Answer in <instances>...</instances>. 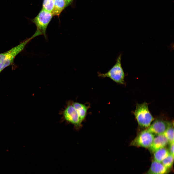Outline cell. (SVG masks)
Returning a JSON list of instances; mask_svg holds the SVG:
<instances>
[{"label":"cell","instance_id":"1","mask_svg":"<svg viewBox=\"0 0 174 174\" xmlns=\"http://www.w3.org/2000/svg\"><path fill=\"white\" fill-rule=\"evenodd\" d=\"M36 36L34 34L29 38L25 39L9 50L0 53V73L5 68L13 64L16 57L23 51L29 42Z\"/></svg>","mask_w":174,"mask_h":174},{"label":"cell","instance_id":"2","mask_svg":"<svg viewBox=\"0 0 174 174\" xmlns=\"http://www.w3.org/2000/svg\"><path fill=\"white\" fill-rule=\"evenodd\" d=\"M134 114L138 124L142 127H148L154 119L149 110L148 104L145 102L137 104Z\"/></svg>","mask_w":174,"mask_h":174},{"label":"cell","instance_id":"3","mask_svg":"<svg viewBox=\"0 0 174 174\" xmlns=\"http://www.w3.org/2000/svg\"><path fill=\"white\" fill-rule=\"evenodd\" d=\"M121 55H120L115 65L109 71L105 73H99V76L108 77L117 83L124 84L125 74L121 65Z\"/></svg>","mask_w":174,"mask_h":174},{"label":"cell","instance_id":"4","mask_svg":"<svg viewBox=\"0 0 174 174\" xmlns=\"http://www.w3.org/2000/svg\"><path fill=\"white\" fill-rule=\"evenodd\" d=\"M53 16L51 13L42 9L38 15L31 20V22L36 26V32L39 35H43L45 38H46V29Z\"/></svg>","mask_w":174,"mask_h":174},{"label":"cell","instance_id":"5","mask_svg":"<svg viewBox=\"0 0 174 174\" xmlns=\"http://www.w3.org/2000/svg\"><path fill=\"white\" fill-rule=\"evenodd\" d=\"M154 137V134L146 129L139 133L131 141L130 145L149 148L151 145Z\"/></svg>","mask_w":174,"mask_h":174},{"label":"cell","instance_id":"6","mask_svg":"<svg viewBox=\"0 0 174 174\" xmlns=\"http://www.w3.org/2000/svg\"><path fill=\"white\" fill-rule=\"evenodd\" d=\"M64 120L73 125L77 130H79L82 126L81 121L78 114L72 105L68 106L63 112Z\"/></svg>","mask_w":174,"mask_h":174},{"label":"cell","instance_id":"7","mask_svg":"<svg viewBox=\"0 0 174 174\" xmlns=\"http://www.w3.org/2000/svg\"><path fill=\"white\" fill-rule=\"evenodd\" d=\"M172 124L161 120H156L146 130L153 134L157 135L162 134L169 126Z\"/></svg>","mask_w":174,"mask_h":174},{"label":"cell","instance_id":"8","mask_svg":"<svg viewBox=\"0 0 174 174\" xmlns=\"http://www.w3.org/2000/svg\"><path fill=\"white\" fill-rule=\"evenodd\" d=\"M168 143L167 140L163 134L158 135L154 137L151 145L148 148L150 151L153 152L160 148L165 147Z\"/></svg>","mask_w":174,"mask_h":174},{"label":"cell","instance_id":"9","mask_svg":"<svg viewBox=\"0 0 174 174\" xmlns=\"http://www.w3.org/2000/svg\"><path fill=\"white\" fill-rule=\"evenodd\" d=\"M169 170L161 163L152 161L148 170L145 174H168Z\"/></svg>","mask_w":174,"mask_h":174},{"label":"cell","instance_id":"10","mask_svg":"<svg viewBox=\"0 0 174 174\" xmlns=\"http://www.w3.org/2000/svg\"><path fill=\"white\" fill-rule=\"evenodd\" d=\"M72 105L77 111L80 119L82 122L86 118L89 106L77 102L73 103Z\"/></svg>","mask_w":174,"mask_h":174},{"label":"cell","instance_id":"11","mask_svg":"<svg viewBox=\"0 0 174 174\" xmlns=\"http://www.w3.org/2000/svg\"><path fill=\"white\" fill-rule=\"evenodd\" d=\"M153 153L154 160L160 163L169 154L168 150L165 147L160 148Z\"/></svg>","mask_w":174,"mask_h":174},{"label":"cell","instance_id":"12","mask_svg":"<svg viewBox=\"0 0 174 174\" xmlns=\"http://www.w3.org/2000/svg\"><path fill=\"white\" fill-rule=\"evenodd\" d=\"M66 6L65 0H54L53 8L51 13L53 16H59Z\"/></svg>","mask_w":174,"mask_h":174},{"label":"cell","instance_id":"13","mask_svg":"<svg viewBox=\"0 0 174 174\" xmlns=\"http://www.w3.org/2000/svg\"><path fill=\"white\" fill-rule=\"evenodd\" d=\"M162 134L169 143L174 142V129L172 124L168 127Z\"/></svg>","mask_w":174,"mask_h":174},{"label":"cell","instance_id":"14","mask_svg":"<svg viewBox=\"0 0 174 174\" xmlns=\"http://www.w3.org/2000/svg\"><path fill=\"white\" fill-rule=\"evenodd\" d=\"M174 160V156L169 153L161 163L166 167L170 170L173 166Z\"/></svg>","mask_w":174,"mask_h":174},{"label":"cell","instance_id":"15","mask_svg":"<svg viewBox=\"0 0 174 174\" xmlns=\"http://www.w3.org/2000/svg\"><path fill=\"white\" fill-rule=\"evenodd\" d=\"M54 6V0H44L43 8V9L51 13Z\"/></svg>","mask_w":174,"mask_h":174},{"label":"cell","instance_id":"16","mask_svg":"<svg viewBox=\"0 0 174 174\" xmlns=\"http://www.w3.org/2000/svg\"><path fill=\"white\" fill-rule=\"evenodd\" d=\"M168 150L169 153L174 156V142L170 143Z\"/></svg>","mask_w":174,"mask_h":174},{"label":"cell","instance_id":"17","mask_svg":"<svg viewBox=\"0 0 174 174\" xmlns=\"http://www.w3.org/2000/svg\"><path fill=\"white\" fill-rule=\"evenodd\" d=\"M66 2L67 6L70 4L73 1V0H65Z\"/></svg>","mask_w":174,"mask_h":174}]
</instances>
